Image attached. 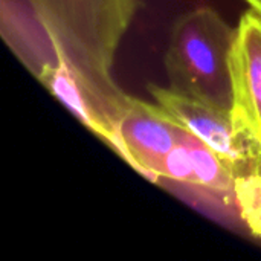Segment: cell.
Here are the masks:
<instances>
[{
    "label": "cell",
    "instance_id": "obj_5",
    "mask_svg": "<svg viewBox=\"0 0 261 261\" xmlns=\"http://www.w3.org/2000/svg\"><path fill=\"white\" fill-rule=\"evenodd\" d=\"M231 73L232 118L239 128L261 145V15L251 8L236 26Z\"/></svg>",
    "mask_w": 261,
    "mask_h": 261
},
{
    "label": "cell",
    "instance_id": "obj_6",
    "mask_svg": "<svg viewBox=\"0 0 261 261\" xmlns=\"http://www.w3.org/2000/svg\"><path fill=\"white\" fill-rule=\"evenodd\" d=\"M35 76L60 102H63L72 112V115L84 127L96 135L113 151L116 150V138L113 132L104 122L92 99L64 61L57 60L44 63L37 70Z\"/></svg>",
    "mask_w": 261,
    "mask_h": 261
},
{
    "label": "cell",
    "instance_id": "obj_10",
    "mask_svg": "<svg viewBox=\"0 0 261 261\" xmlns=\"http://www.w3.org/2000/svg\"><path fill=\"white\" fill-rule=\"evenodd\" d=\"M245 2L249 5L251 9H254L257 14H260L261 15V0H245Z\"/></svg>",
    "mask_w": 261,
    "mask_h": 261
},
{
    "label": "cell",
    "instance_id": "obj_2",
    "mask_svg": "<svg viewBox=\"0 0 261 261\" xmlns=\"http://www.w3.org/2000/svg\"><path fill=\"white\" fill-rule=\"evenodd\" d=\"M234 40L236 28L214 8L199 6L177 17L164 57L168 87L232 113Z\"/></svg>",
    "mask_w": 261,
    "mask_h": 261
},
{
    "label": "cell",
    "instance_id": "obj_3",
    "mask_svg": "<svg viewBox=\"0 0 261 261\" xmlns=\"http://www.w3.org/2000/svg\"><path fill=\"white\" fill-rule=\"evenodd\" d=\"M148 92L174 122L220 154L237 176L261 171L260 145L239 128L231 112L182 95L171 87L148 84Z\"/></svg>",
    "mask_w": 261,
    "mask_h": 261
},
{
    "label": "cell",
    "instance_id": "obj_9",
    "mask_svg": "<svg viewBox=\"0 0 261 261\" xmlns=\"http://www.w3.org/2000/svg\"><path fill=\"white\" fill-rule=\"evenodd\" d=\"M161 177L170 179L179 184H187L193 187H199L197 176L194 171V165L191 156L184 144H177L164 159Z\"/></svg>",
    "mask_w": 261,
    "mask_h": 261
},
{
    "label": "cell",
    "instance_id": "obj_11",
    "mask_svg": "<svg viewBox=\"0 0 261 261\" xmlns=\"http://www.w3.org/2000/svg\"><path fill=\"white\" fill-rule=\"evenodd\" d=\"M258 158H260V164H261V145L258 147Z\"/></svg>",
    "mask_w": 261,
    "mask_h": 261
},
{
    "label": "cell",
    "instance_id": "obj_7",
    "mask_svg": "<svg viewBox=\"0 0 261 261\" xmlns=\"http://www.w3.org/2000/svg\"><path fill=\"white\" fill-rule=\"evenodd\" d=\"M179 142L185 145L191 156L199 187H203L217 196L234 197V184L237 174L231 165L187 130L182 132Z\"/></svg>",
    "mask_w": 261,
    "mask_h": 261
},
{
    "label": "cell",
    "instance_id": "obj_4",
    "mask_svg": "<svg viewBox=\"0 0 261 261\" xmlns=\"http://www.w3.org/2000/svg\"><path fill=\"white\" fill-rule=\"evenodd\" d=\"M182 132L184 128L156 102L130 95L116 127V154L138 173L158 180L164 159L179 144Z\"/></svg>",
    "mask_w": 261,
    "mask_h": 261
},
{
    "label": "cell",
    "instance_id": "obj_1",
    "mask_svg": "<svg viewBox=\"0 0 261 261\" xmlns=\"http://www.w3.org/2000/svg\"><path fill=\"white\" fill-rule=\"evenodd\" d=\"M50 52L66 63L113 132L130 95L113 78L118 49L141 0H24Z\"/></svg>",
    "mask_w": 261,
    "mask_h": 261
},
{
    "label": "cell",
    "instance_id": "obj_8",
    "mask_svg": "<svg viewBox=\"0 0 261 261\" xmlns=\"http://www.w3.org/2000/svg\"><path fill=\"white\" fill-rule=\"evenodd\" d=\"M234 200L248 229L261 237V171L236 177Z\"/></svg>",
    "mask_w": 261,
    "mask_h": 261
}]
</instances>
